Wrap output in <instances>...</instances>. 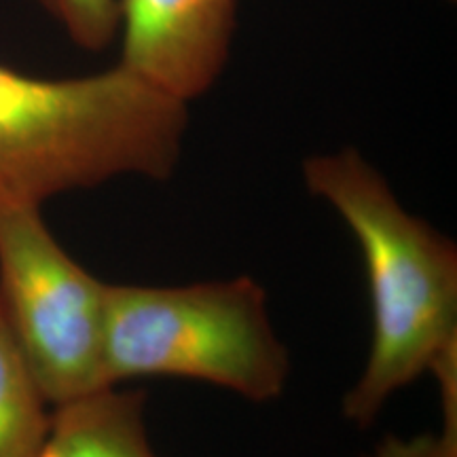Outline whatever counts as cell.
I'll return each instance as SVG.
<instances>
[{"mask_svg":"<svg viewBox=\"0 0 457 457\" xmlns=\"http://www.w3.org/2000/svg\"><path fill=\"white\" fill-rule=\"evenodd\" d=\"M237 0H119V64L188 106L231 54Z\"/></svg>","mask_w":457,"mask_h":457,"instance_id":"5b68a950","label":"cell"},{"mask_svg":"<svg viewBox=\"0 0 457 457\" xmlns=\"http://www.w3.org/2000/svg\"><path fill=\"white\" fill-rule=\"evenodd\" d=\"M108 284L49 231L41 205L0 204V307L51 407L108 387Z\"/></svg>","mask_w":457,"mask_h":457,"instance_id":"277c9868","label":"cell"},{"mask_svg":"<svg viewBox=\"0 0 457 457\" xmlns=\"http://www.w3.org/2000/svg\"><path fill=\"white\" fill-rule=\"evenodd\" d=\"M108 386L138 377H182L253 403L284 394L288 350L273 330L267 293L239 276L188 286L108 284Z\"/></svg>","mask_w":457,"mask_h":457,"instance_id":"3957f363","label":"cell"},{"mask_svg":"<svg viewBox=\"0 0 457 457\" xmlns=\"http://www.w3.org/2000/svg\"><path fill=\"white\" fill-rule=\"evenodd\" d=\"M79 47L102 51L119 34V0H37Z\"/></svg>","mask_w":457,"mask_h":457,"instance_id":"ba28073f","label":"cell"},{"mask_svg":"<svg viewBox=\"0 0 457 457\" xmlns=\"http://www.w3.org/2000/svg\"><path fill=\"white\" fill-rule=\"evenodd\" d=\"M303 179L350 227L367 267L373 339L343 398V415L364 428L457 343V248L411 214L356 148L310 157Z\"/></svg>","mask_w":457,"mask_h":457,"instance_id":"7a4b0ae2","label":"cell"},{"mask_svg":"<svg viewBox=\"0 0 457 457\" xmlns=\"http://www.w3.org/2000/svg\"><path fill=\"white\" fill-rule=\"evenodd\" d=\"M38 457H157L148 441L146 396L108 386L57 404Z\"/></svg>","mask_w":457,"mask_h":457,"instance_id":"8992f818","label":"cell"},{"mask_svg":"<svg viewBox=\"0 0 457 457\" xmlns=\"http://www.w3.org/2000/svg\"><path fill=\"white\" fill-rule=\"evenodd\" d=\"M49 407L0 307V457L41 455Z\"/></svg>","mask_w":457,"mask_h":457,"instance_id":"52a82bcc","label":"cell"},{"mask_svg":"<svg viewBox=\"0 0 457 457\" xmlns=\"http://www.w3.org/2000/svg\"><path fill=\"white\" fill-rule=\"evenodd\" d=\"M367 457H457V428L443 426L436 434L411 438L386 436Z\"/></svg>","mask_w":457,"mask_h":457,"instance_id":"9c48e42d","label":"cell"},{"mask_svg":"<svg viewBox=\"0 0 457 457\" xmlns=\"http://www.w3.org/2000/svg\"><path fill=\"white\" fill-rule=\"evenodd\" d=\"M187 125V104L119 62L72 79L0 64V204L43 205L121 176L168 180Z\"/></svg>","mask_w":457,"mask_h":457,"instance_id":"6da1fadb","label":"cell"}]
</instances>
